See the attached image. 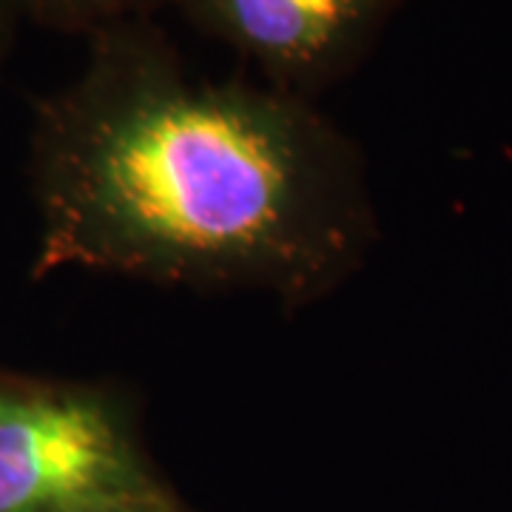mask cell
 Instances as JSON below:
<instances>
[{"instance_id": "277c9868", "label": "cell", "mask_w": 512, "mask_h": 512, "mask_svg": "<svg viewBox=\"0 0 512 512\" xmlns=\"http://www.w3.org/2000/svg\"><path fill=\"white\" fill-rule=\"evenodd\" d=\"M165 0H12L15 12H23L40 26L74 35H94L123 20L148 18Z\"/></svg>"}, {"instance_id": "8992f818", "label": "cell", "mask_w": 512, "mask_h": 512, "mask_svg": "<svg viewBox=\"0 0 512 512\" xmlns=\"http://www.w3.org/2000/svg\"><path fill=\"white\" fill-rule=\"evenodd\" d=\"M15 12L12 0H0V55H3V46H6V32H9V15Z\"/></svg>"}, {"instance_id": "5b68a950", "label": "cell", "mask_w": 512, "mask_h": 512, "mask_svg": "<svg viewBox=\"0 0 512 512\" xmlns=\"http://www.w3.org/2000/svg\"><path fill=\"white\" fill-rule=\"evenodd\" d=\"M100 512H188V507L174 495L171 487H163V490H157V493L140 495V498H131V501L114 504L109 510Z\"/></svg>"}, {"instance_id": "6da1fadb", "label": "cell", "mask_w": 512, "mask_h": 512, "mask_svg": "<svg viewBox=\"0 0 512 512\" xmlns=\"http://www.w3.org/2000/svg\"><path fill=\"white\" fill-rule=\"evenodd\" d=\"M35 276L92 271L200 291L325 299L376 239L359 148L305 97L185 69L146 18L89 35L37 103Z\"/></svg>"}, {"instance_id": "3957f363", "label": "cell", "mask_w": 512, "mask_h": 512, "mask_svg": "<svg viewBox=\"0 0 512 512\" xmlns=\"http://www.w3.org/2000/svg\"><path fill=\"white\" fill-rule=\"evenodd\" d=\"M251 60L276 92L313 100L365 60L407 0H171Z\"/></svg>"}, {"instance_id": "7a4b0ae2", "label": "cell", "mask_w": 512, "mask_h": 512, "mask_svg": "<svg viewBox=\"0 0 512 512\" xmlns=\"http://www.w3.org/2000/svg\"><path fill=\"white\" fill-rule=\"evenodd\" d=\"M163 487L109 390L0 373V512H100Z\"/></svg>"}]
</instances>
